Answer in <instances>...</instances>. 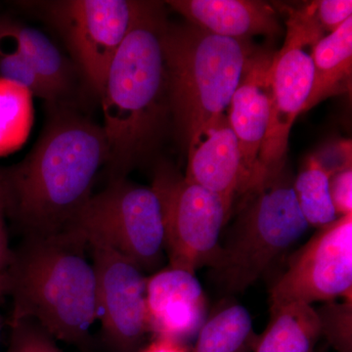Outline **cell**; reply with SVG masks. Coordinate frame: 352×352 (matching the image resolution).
<instances>
[{
  "label": "cell",
  "mask_w": 352,
  "mask_h": 352,
  "mask_svg": "<svg viewBox=\"0 0 352 352\" xmlns=\"http://www.w3.org/2000/svg\"><path fill=\"white\" fill-rule=\"evenodd\" d=\"M50 110L31 152L0 168L6 217L24 237L66 230L94 195L97 175L109 162L101 124L72 106Z\"/></svg>",
  "instance_id": "cell-1"
},
{
  "label": "cell",
  "mask_w": 352,
  "mask_h": 352,
  "mask_svg": "<svg viewBox=\"0 0 352 352\" xmlns=\"http://www.w3.org/2000/svg\"><path fill=\"white\" fill-rule=\"evenodd\" d=\"M163 4L148 1L113 57L100 96L111 180L126 178L171 122L163 50Z\"/></svg>",
  "instance_id": "cell-2"
},
{
  "label": "cell",
  "mask_w": 352,
  "mask_h": 352,
  "mask_svg": "<svg viewBox=\"0 0 352 352\" xmlns=\"http://www.w3.org/2000/svg\"><path fill=\"white\" fill-rule=\"evenodd\" d=\"M88 244L73 231L24 237L12 250L4 296L12 300L9 324L32 319L55 340L82 346L98 319L97 282Z\"/></svg>",
  "instance_id": "cell-3"
},
{
  "label": "cell",
  "mask_w": 352,
  "mask_h": 352,
  "mask_svg": "<svg viewBox=\"0 0 352 352\" xmlns=\"http://www.w3.org/2000/svg\"><path fill=\"white\" fill-rule=\"evenodd\" d=\"M170 118L182 147L208 120L227 113L252 56L245 41L217 36L192 24L163 32Z\"/></svg>",
  "instance_id": "cell-4"
},
{
  "label": "cell",
  "mask_w": 352,
  "mask_h": 352,
  "mask_svg": "<svg viewBox=\"0 0 352 352\" xmlns=\"http://www.w3.org/2000/svg\"><path fill=\"white\" fill-rule=\"evenodd\" d=\"M284 168L241 196L237 219L212 270L229 292L245 291L308 229Z\"/></svg>",
  "instance_id": "cell-5"
},
{
  "label": "cell",
  "mask_w": 352,
  "mask_h": 352,
  "mask_svg": "<svg viewBox=\"0 0 352 352\" xmlns=\"http://www.w3.org/2000/svg\"><path fill=\"white\" fill-rule=\"evenodd\" d=\"M66 230L80 234L88 245L119 252L142 271L156 267L164 250L163 210L157 192L126 178L111 180L103 191L94 194Z\"/></svg>",
  "instance_id": "cell-6"
},
{
  "label": "cell",
  "mask_w": 352,
  "mask_h": 352,
  "mask_svg": "<svg viewBox=\"0 0 352 352\" xmlns=\"http://www.w3.org/2000/svg\"><path fill=\"white\" fill-rule=\"evenodd\" d=\"M152 187L162 204L170 267L194 274L203 266L212 267L219 256L220 234L232 207L166 166L157 168Z\"/></svg>",
  "instance_id": "cell-7"
},
{
  "label": "cell",
  "mask_w": 352,
  "mask_h": 352,
  "mask_svg": "<svg viewBox=\"0 0 352 352\" xmlns=\"http://www.w3.org/2000/svg\"><path fill=\"white\" fill-rule=\"evenodd\" d=\"M147 6L133 0H58L41 2L39 8L100 99L113 57Z\"/></svg>",
  "instance_id": "cell-8"
},
{
  "label": "cell",
  "mask_w": 352,
  "mask_h": 352,
  "mask_svg": "<svg viewBox=\"0 0 352 352\" xmlns=\"http://www.w3.org/2000/svg\"><path fill=\"white\" fill-rule=\"evenodd\" d=\"M352 214L319 228L289 258L270 292L271 305L352 302Z\"/></svg>",
  "instance_id": "cell-9"
},
{
  "label": "cell",
  "mask_w": 352,
  "mask_h": 352,
  "mask_svg": "<svg viewBox=\"0 0 352 352\" xmlns=\"http://www.w3.org/2000/svg\"><path fill=\"white\" fill-rule=\"evenodd\" d=\"M97 282L98 319L112 352H138L148 331L147 278L138 264L104 245L89 244Z\"/></svg>",
  "instance_id": "cell-10"
},
{
  "label": "cell",
  "mask_w": 352,
  "mask_h": 352,
  "mask_svg": "<svg viewBox=\"0 0 352 352\" xmlns=\"http://www.w3.org/2000/svg\"><path fill=\"white\" fill-rule=\"evenodd\" d=\"M312 82L314 64L310 54L303 50L274 53L271 64L270 124L252 189L284 170L289 131L296 117L302 113Z\"/></svg>",
  "instance_id": "cell-11"
},
{
  "label": "cell",
  "mask_w": 352,
  "mask_h": 352,
  "mask_svg": "<svg viewBox=\"0 0 352 352\" xmlns=\"http://www.w3.org/2000/svg\"><path fill=\"white\" fill-rule=\"evenodd\" d=\"M273 55L252 53L227 109L229 124L239 143L244 194L256 179L259 153L270 124Z\"/></svg>",
  "instance_id": "cell-12"
},
{
  "label": "cell",
  "mask_w": 352,
  "mask_h": 352,
  "mask_svg": "<svg viewBox=\"0 0 352 352\" xmlns=\"http://www.w3.org/2000/svg\"><path fill=\"white\" fill-rule=\"evenodd\" d=\"M207 300L194 273L168 267L148 278V331L156 338L182 342L205 323Z\"/></svg>",
  "instance_id": "cell-13"
},
{
  "label": "cell",
  "mask_w": 352,
  "mask_h": 352,
  "mask_svg": "<svg viewBox=\"0 0 352 352\" xmlns=\"http://www.w3.org/2000/svg\"><path fill=\"white\" fill-rule=\"evenodd\" d=\"M185 179L221 197L233 207L244 194L239 143L227 113L208 120L187 145Z\"/></svg>",
  "instance_id": "cell-14"
},
{
  "label": "cell",
  "mask_w": 352,
  "mask_h": 352,
  "mask_svg": "<svg viewBox=\"0 0 352 352\" xmlns=\"http://www.w3.org/2000/svg\"><path fill=\"white\" fill-rule=\"evenodd\" d=\"M175 12L204 31L245 41L254 36H274L282 32L278 12L256 0H170Z\"/></svg>",
  "instance_id": "cell-15"
},
{
  "label": "cell",
  "mask_w": 352,
  "mask_h": 352,
  "mask_svg": "<svg viewBox=\"0 0 352 352\" xmlns=\"http://www.w3.org/2000/svg\"><path fill=\"white\" fill-rule=\"evenodd\" d=\"M0 29L22 51L47 88L53 100L50 109L60 106L76 107L74 98L80 90V80L85 82V78L73 59L65 56L56 44L36 28L17 21L0 19Z\"/></svg>",
  "instance_id": "cell-16"
},
{
  "label": "cell",
  "mask_w": 352,
  "mask_h": 352,
  "mask_svg": "<svg viewBox=\"0 0 352 352\" xmlns=\"http://www.w3.org/2000/svg\"><path fill=\"white\" fill-rule=\"evenodd\" d=\"M310 57L314 64V82L302 113L330 97L351 90L352 17L315 44Z\"/></svg>",
  "instance_id": "cell-17"
},
{
  "label": "cell",
  "mask_w": 352,
  "mask_h": 352,
  "mask_svg": "<svg viewBox=\"0 0 352 352\" xmlns=\"http://www.w3.org/2000/svg\"><path fill=\"white\" fill-rule=\"evenodd\" d=\"M321 336L320 321L311 305H270V320L254 352H314Z\"/></svg>",
  "instance_id": "cell-18"
},
{
  "label": "cell",
  "mask_w": 352,
  "mask_h": 352,
  "mask_svg": "<svg viewBox=\"0 0 352 352\" xmlns=\"http://www.w3.org/2000/svg\"><path fill=\"white\" fill-rule=\"evenodd\" d=\"M286 14V38L279 52L315 45L352 17L351 0H315L302 4H279Z\"/></svg>",
  "instance_id": "cell-19"
},
{
  "label": "cell",
  "mask_w": 352,
  "mask_h": 352,
  "mask_svg": "<svg viewBox=\"0 0 352 352\" xmlns=\"http://www.w3.org/2000/svg\"><path fill=\"white\" fill-rule=\"evenodd\" d=\"M252 327L247 308L228 305L203 324L191 352H245L254 339Z\"/></svg>",
  "instance_id": "cell-20"
},
{
  "label": "cell",
  "mask_w": 352,
  "mask_h": 352,
  "mask_svg": "<svg viewBox=\"0 0 352 352\" xmlns=\"http://www.w3.org/2000/svg\"><path fill=\"white\" fill-rule=\"evenodd\" d=\"M34 95L27 88L0 78V157L19 150L34 124Z\"/></svg>",
  "instance_id": "cell-21"
},
{
  "label": "cell",
  "mask_w": 352,
  "mask_h": 352,
  "mask_svg": "<svg viewBox=\"0 0 352 352\" xmlns=\"http://www.w3.org/2000/svg\"><path fill=\"white\" fill-rule=\"evenodd\" d=\"M330 173L318 157H310L293 183L300 212L308 226H328L339 217L330 193Z\"/></svg>",
  "instance_id": "cell-22"
},
{
  "label": "cell",
  "mask_w": 352,
  "mask_h": 352,
  "mask_svg": "<svg viewBox=\"0 0 352 352\" xmlns=\"http://www.w3.org/2000/svg\"><path fill=\"white\" fill-rule=\"evenodd\" d=\"M0 78L27 88L34 96L52 107V97L22 51L10 36L0 29Z\"/></svg>",
  "instance_id": "cell-23"
},
{
  "label": "cell",
  "mask_w": 352,
  "mask_h": 352,
  "mask_svg": "<svg viewBox=\"0 0 352 352\" xmlns=\"http://www.w3.org/2000/svg\"><path fill=\"white\" fill-rule=\"evenodd\" d=\"M321 335L338 352H352V302H326L318 310Z\"/></svg>",
  "instance_id": "cell-24"
},
{
  "label": "cell",
  "mask_w": 352,
  "mask_h": 352,
  "mask_svg": "<svg viewBox=\"0 0 352 352\" xmlns=\"http://www.w3.org/2000/svg\"><path fill=\"white\" fill-rule=\"evenodd\" d=\"M11 335L6 352H63L56 340L38 322L25 319L10 324Z\"/></svg>",
  "instance_id": "cell-25"
},
{
  "label": "cell",
  "mask_w": 352,
  "mask_h": 352,
  "mask_svg": "<svg viewBox=\"0 0 352 352\" xmlns=\"http://www.w3.org/2000/svg\"><path fill=\"white\" fill-rule=\"evenodd\" d=\"M330 193L338 217L352 214L351 164L342 166L331 175Z\"/></svg>",
  "instance_id": "cell-26"
},
{
  "label": "cell",
  "mask_w": 352,
  "mask_h": 352,
  "mask_svg": "<svg viewBox=\"0 0 352 352\" xmlns=\"http://www.w3.org/2000/svg\"><path fill=\"white\" fill-rule=\"evenodd\" d=\"M6 219V206L0 190V298L4 296V278L12 258L13 250L9 245Z\"/></svg>",
  "instance_id": "cell-27"
},
{
  "label": "cell",
  "mask_w": 352,
  "mask_h": 352,
  "mask_svg": "<svg viewBox=\"0 0 352 352\" xmlns=\"http://www.w3.org/2000/svg\"><path fill=\"white\" fill-rule=\"evenodd\" d=\"M138 352H191L177 340L166 339V338H156L147 346L141 347Z\"/></svg>",
  "instance_id": "cell-28"
},
{
  "label": "cell",
  "mask_w": 352,
  "mask_h": 352,
  "mask_svg": "<svg viewBox=\"0 0 352 352\" xmlns=\"http://www.w3.org/2000/svg\"><path fill=\"white\" fill-rule=\"evenodd\" d=\"M0 338H1V318H0Z\"/></svg>",
  "instance_id": "cell-29"
}]
</instances>
